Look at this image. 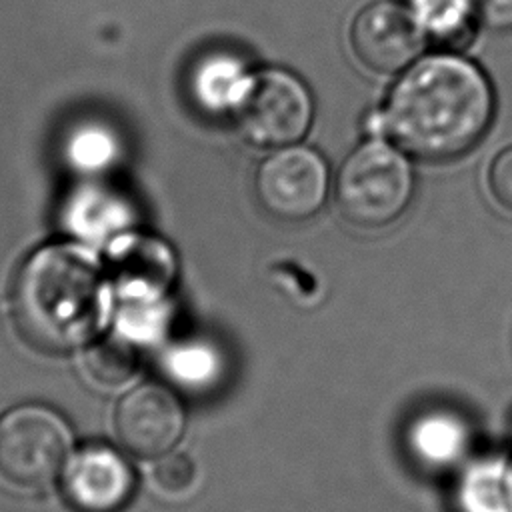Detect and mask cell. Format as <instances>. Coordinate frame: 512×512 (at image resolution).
<instances>
[{"label":"cell","instance_id":"cell-6","mask_svg":"<svg viewBox=\"0 0 512 512\" xmlns=\"http://www.w3.org/2000/svg\"><path fill=\"white\" fill-rule=\"evenodd\" d=\"M328 192L330 168L326 158L302 142L274 148L254 176L260 208L280 222H304L316 216Z\"/></svg>","mask_w":512,"mask_h":512},{"label":"cell","instance_id":"cell-16","mask_svg":"<svg viewBox=\"0 0 512 512\" xmlns=\"http://www.w3.org/2000/svg\"><path fill=\"white\" fill-rule=\"evenodd\" d=\"M84 348V368L102 386H120L138 368V350L122 334L96 338Z\"/></svg>","mask_w":512,"mask_h":512},{"label":"cell","instance_id":"cell-21","mask_svg":"<svg viewBox=\"0 0 512 512\" xmlns=\"http://www.w3.org/2000/svg\"><path fill=\"white\" fill-rule=\"evenodd\" d=\"M480 24L492 30L512 28V0H476Z\"/></svg>","mask_w":512,"mask_h":512},{"label":"cell","instance_id":"cell-5","mask_svg":"<svg viewBox=\"0 0 512 512\" xmlns=\"http://www.w3.org/2000/svg\"><path fill=\"white\" fill-rule=\"evenodd\" d=\"M316 102L310 86L292 70L268 66L254 72L234 122L258 148H282L302 142L314 122Z\"/></svg>","mask_w":512,"mask_h":512},{"label":"cell","instance_id":"cell-8","mask_svg":"<svg viewBox=\"0 0 512 512\" xmlns=\"http://www.w3.org/2000/svg\"><path fill=\"white\" fill-rule=\"evenodd\" d=\"M186 412L182 400L160 382H144L124 394L114 412L120 444L140 456L158 458L182 438Z\"/></svg>","mask_w":512,"mask_h":512},{"label":"cell","instance_id":"cell-17","mask_svg":"<svg viewBox=\"0 0 512 512\" xmlns=\"http://www.w3.org/2000/svg\"><path fill=\"white\" fill-rule=\"evenodd\" d=\"M166 372L184 388L202 390L222 374V356L206 342L192 340L176 344L164 358Z\"/></svg>","mask_w":512,"mask_h":512},{"label":"cell","instance_id":"cell-9","mask_svg":"<svg viewBox=\"0 0 512 512\" xmlns=\"http://www.w3.org/2000/svg\"><path fill=\"white\" fill-rule=\"evenodd\" d=\"M104 266L122 304L166 302L178 270L174 250L166 240L126 230L112 238Z\"/></svg>","mask_w":512,"mask_h":512},{"label":"cell","instance_id":"cell-4","mask_svg":"<svg viewBox=\"0 0 512 512\" xmlns=\"http://www.w3.org/2000/svg\"><path fill=\"white\" fill-rule=\"evenodd\" d=\"M74 446L68 422L50 406L20 404L0 416V474L22 488H44Z\"/></svg>","mask_w":512,"mask_h":512},{"label":"cell","instance_id":"cell-10","mask_svg":"<svg viewBox=\"0 0 512 512\" xmlns=\"http://www.w3.org/2000/svg\"><path fill=\"white\" fill-rule=\"evenodd\" d=\"M60 488L74 512H120L132 500L136 476L116 448L86 444L66 460Z\"/></svg>","mask_w":512,"mask_h":512},{"label":"cell","instance_id":"cell-15","mask_svg":"<svg viewBox=\"0 0 512 512\" xmlns=\"http://www.w3.org/2000/svg\"><path fill=\"white\" fill-rule=\"evenodd\" d=\"M428 40L444 46L468 42L478 28L476 0H404Z\"/></svg>","mask_w":512,"mask_h":512},{"label":"cell","instance_id":"cell-2","mask_svg":"<svg viewBox=\"0 0 512 512\" xmlns=\"http://www.w3.org/2000/svg\"><path fill=\"white\" fill-rule=\"evenodd\" d=\"M112 284L104 262L76 242H52L20 266L12 318L40 352L64 354L98 338L110 314Z\"/></svg>","mask_w":512,"mask_h":512},{"label":"cell","instance_id":"cell-12","mask_svg":"<svg viewBox=\"0 0 512 512\" xmlns=\"http://www.w3.org/2000/svg\"><path fill=\"white\" fill-rule=\"evenodd\" d=\"M466 420L450 410L418 414L406 430V448L420 468L442 472L462 462L470 448Z\"/></svg>","mask_w":512,"mask_h":512},{"label":"cell","instance_id":"cell-7","mask_svg":"<svg viewBox=\"0 0 512 512\" xmlns=\"http://www.w3.org/2000/svg\"><path fill=\"white\" fill-rule=\"evenodd\" d=\"M428 36L404 2L366 4L350 24V48L370 72L392 76L406 70L424 52Z\"/></svg>","mask_w":512,"mask_h":512},{"label":"cell","instance_id":"cell-19","mask_svg":"<svg viewBox=\"0 0 512 512\" xmlns=\"http://www.w3.org/2000/svg\"><path fill=\"white\" fill-rule=\"evenodd\" d=\"M196 480V464L184 452H166L154 466V482L168 494H182Z\"/></svg>","mask_w":512,"mask_h":512},{"label":"cell","instance_id":"cell-14","mask_svg":"<svg viewBox=\"0 0 512 512\" xmlns=\"http://www.w3.org/2000/svg\"><path fill=\"white\" fill-rule=\"evenodd\" d=\"M64 226L84 240L114 238L126 230L132 210L116 192L102 186L78 188L64 206Z\"/></svg>","mask_w":512,"mask_h":512},{"label":"cell","instance_id":"cell-1","mask_svg":"<svg viewBox=\"0 0 512 512\" xmlns=\"http://www.w3.org/2000/svg\"><path fill=\"white\" fill-rule=\"evenodd\" d=\"M494 114L496 94L482 66L442 48L422 54L398 74L364 128L410 156L444 162L470 152L486 136Z\"/></svg>","mask_w":512,"mask_h":512},{"label":"cell","instance_id":"cell-18","mask_svg":"<svg viewBox=\"0 0 512 512\" xmlns=\"http://www.w3.org/2000/svg\"><path fill=\"white\" fill-rule=\"evenodd\" d=\"M118 156V142L114 134L96 124L80 126L66 144L68 162L86 174L106 170Z\"/></svg>","mask_w":512,"mask_h":512},{"label":"cell","instance_id":"cell-13","mask_svg":"<svg viewBox=\"0 0 512 512\" xmlns=\"http://www.w3.org/2000/svg\"><path fill=\"white\" fill-rule=\"evenodd\" d=\"M458 512H512V454L470 462L454 488Z\"/></svg>","mask_w":512,"mask_h":512},{"label":"cell","instance_id":"cell-3","mask_svg":"<svg viewBox=\"0 0 512 512\" xmlns=\"http://www.w3.org/2000/svg\"><path fill=\"white\" fill-rule=\"evenodd\" d=\"M416 176L400 146L384 136H368L342 160L334 196L338 212L358 228H384L410 206Z\"/></svg>","mask_w":512,"mask_h":512},{"label":"cell","instance_id":"cell-20","mask_svg":"<svg viewBox=\"0 0 512 512\" xmlns=\"http://www.w3.org/2000/svg\"><path fill=\"white\" fill-rule=\"evenodd\" d=\"M488 190L496 204L512 212V146L500 150L488 166Z\"/></svg>","mask_w":512,"mask_h":512},{"label":"cell","instance_id":"cell-11","mask_svg":"<svg viewBox=\"0 0 512 512\" xmlns=\"http://www.w3.org/2000/svg\"><path fill=\"white\" fill-rule=\"evenodd\" d=\"M254 72L240 54L214 50L192 68V100L210 116H234L250 88Z\"/></svg>","mask_w":512,"mask_h":512}]
</instances>
